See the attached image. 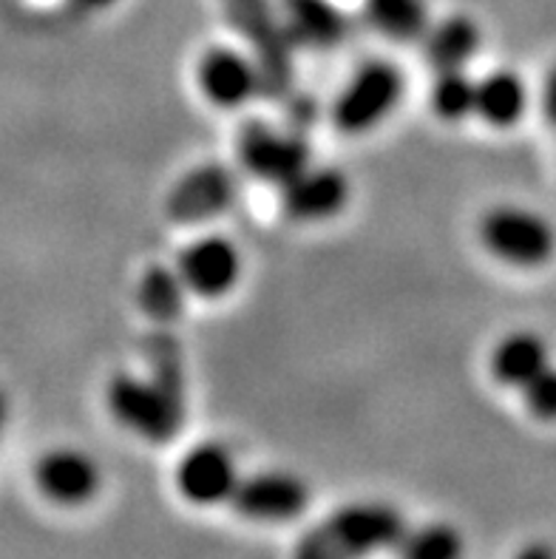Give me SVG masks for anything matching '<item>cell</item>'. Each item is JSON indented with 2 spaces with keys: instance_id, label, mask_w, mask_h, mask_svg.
I'll return each instance as SVG.
<instances>
[{
  "instance_id": "6da1fadb",
  "label": "cell",
  "mask_w": 556,
  "mask_h": 559,
  "mask_svg": "<svg viewBox=\"0 0 556 559\" xmlns=\"http://www.w3.org/2000/svg\"><path fill=\"white\" fill-rule=\"evenodd\" d=\"M406 520L394 506L355 503L335 511L296 543L293 559H367L398 546Z\"/></svg>"
},
{
  "instance_id": "7a4b0ae2",
  "label": "cell",
  "mask_w": 556,
  "mask_h": 559,
  "mask_svg": "<svg viewBox=\"0 0 556 559\" xmlns=\"http://www.w3.org/2000/svg\"><path fill=\"white\" fill-rule=\"evenodd\" d=\"M233 28L250 43L261 74V92L284 97L293 85V40L270 0H222Z\"/></svg>"
},
{
  "instance_id": "3957f363",
  "label": "cell",
  "mask_w": 556,
  "mask_h": 559,
  "mask_svg": "<svg viewBox=\"0 0 556 559\" xmlns=\"http://www.w3.org/2000/svg\"><path fill=\"white\" fill-rule=\"evenodd\" d=\"M106 397L114 418L151 443H168L182 429L185 401L170 395L156 381L120 372L108 383Z\"/></svg>"
},
{
  "instance_id": "277c9868",
  "label": "cell",
  "mask_w": 556,
  "mask_h": 559,
  "mask_svg": "<svg viewBox=\"0 0 556 559\" xmlns=\"http://www.w3.org/2000/svg\"><path fill=\"white\" fill-rule=\"evenodd\" d=\"M480 239L494 259L514 267H540L554 255L556 236L540 213L500 205L480 219Z\"/></svg>"
},
{
  "instance_id": "5b68a950",
  "label": "cell",
  "mask_w": 556,
  "mask_h": 559,
  "mask_svg": "<svg viewBox=\"0 0 556 559\" xmlns=\"http://www.w3.org/2000/svg\"><path fill=\"white\" fill-rule=\"evenodd\" d=\"M401 99V71L387 60H372V63L360 66L353 80L341 88L339 99L332 106V120L346 134H360V131H369L387 120Z\"/></svg>"
},
{
  "instance_id": "8992f818",
  "label": "cell",
  "mask_w": 556,
  "mask_h": 559,
  "mask_svg": "<svg viewBox=\"0 0 556 559\" xmlns=\"http://www.w3.org/2000/svg\"><path fill=\"white\" fill-rule=\"evenodd\" d=\"M236 193H239V182L230 168L199 165L170 188L165 199V213L182 225L216 219L236 202Z\"/></svg>"
},
{
  "instance_id": "52a82bcc",
  "label": "cell",
  "mask_w": 556,
  "mask_h": 559,
  "mask_svg": "<svg viewBox=\"0 0 556 559\" xmlns=\"http://www.w3.org/2000/svg\"><path fill=\"white\" fill-rule=\"evenodd\" d=\"M239 159L253 177L284 185L310 165V148L301 136L250 122L239 131Z\"/></svg>"
},
{
  "instance_id": "ba28073f",
  "label": "cell",
  "mask_w": 556,
  "mask_h": 559,
  "mask_svg": "<svg viewBox=\"0 0 556 559\" xmlns=\"http://www.w3.org/2000/svg\"><path fill=\"white\" fill-rule=\"evenodd\" d=\"M310 503V489L301 477L287 472H261L241 477L230 495V506L250 520H293Z\"/></svg>"
},
{
  "instance_id": "9c48e42d",
  "label": "cell",
  "mask_w": 556,
  "mask_h": 559,
  "mask_svg": "<svg viewBox=\"0 0 556 559\" xmlns=\"http://www.w3.org/2000/svg\"><path fill=\"white\" fill-rule=\"evenodd\" d=\"M177 273L188 290L208 298L222 296L239 282L241 255L225 236H204L182 250Z\"/></svg>"
},
{
  "instance_id": "30bf717a",
  "label": "cell",
  "mask_w": 556,
  "mask_h": 559,
  "mask_svg": "<svg viewBox=\"0 0 556 559\" xmlns=\"http://www.w3.org/2000/svg\"><path fill=\"white\" fill-rule=\"evenodd\" d=\"M236 483H239V475H236L233 454L218 443L193 447L177 468L179 491L197 506L225 503L230 500Z\"/></svg>"
},
{
  "instance_id": "8fae6325",
  "label": "cell",
  "mask_w": 556,
  "mask_h": 559,
  "mask_svg": "<svg viewBox=\"0 0 556 559\" xmlns=\"http://www.w3.org/2000/svg\"><path fill=\"white\" fill-rule=\"evenodd\" d=\"M199 85L213 106L239 108L261 92V74L253 57L218 46L199 60Z\"/></svg>"
},
{
  "instance_id": "7c38bea8",
  "label": "cell",
  "mask_w": 556,
  "mask_h": 559,
  "mask_svg": "<svg viewBox=\"0 0 556 559\" xmlns=\"http://www.w3.org/2000/svg\"><path fill=\"white\" fill-rule=\"evenodd\" d=\"M350 199V182L339 168H307L282 185V207L289 219H330Z\"/></svg>"
},
{
  "instance_id": "4fadbf2b",
  "label": "cell",
  "mask_w": 556,
  "mask_h": 559,
  "mask_svg": "<svg viewBox=\"0 0 556 559\" xmlns=\"http://www.w3.org/2000/svg\"><path fill=\"white\" fill-rule=\"evenodd\" d=\"M35 483L57 506H83L99 491V468L78 449H51L37 461Z\"/></svg>"
},
{
  "instance_id": "5bb4252c",
  "label": "cell",
  "mask_w": 556,
  "mask_h": 559,
  "mask_svg": "<svg viewBox=\"0 0 556 559\" xmlns=\"http://www.w3.org/2000/svg\"><path fill=\"white\" fill-rule=\"evenodd\" d=\"M287 37L310 49H332L346 35V17L332 0H282Z\"/></svg>"
},
{
  "instance_id": "9a60e30c",
  "label": "cell",
  "mask_w": 556,
  "mask_h": 559,
  "mask_svg": "<svg viewBox=\"0 0 556 559\" xmlns=\"http://www.w3.org/2000/svg\"><path fill=\"white\" fill-rule=\"evenodd\" d=\"M551 364L548 344L543 335L529 333V330H517L508 333L506 338L494 347L492 353V376L497 383L522 390L536 372H543Z\"/></svg>"
},
{
  "instance_id": "2e32d148",
  "label": "cell",
  "mask_w": 556,
  "mask_h": 559,
  "mask_svg": "<svg viewBox=\"0 0 556 559\" xmlns=\"http://www.w3.org/2000/svg\"><path fill=\"white\" fill-rule=\"evenodd\" d=\"M529 106V88L514 71H492L488 78L477 80L474 114L494 128H511L522 120Z\"/></svg>"
},
{
  "instance_id": "e0dca14e",
  "label": "cell",
  "mask_w": 556,
  "mask_h": 559,
  "mask_svg": "<svg viewBox=\"0 0 556 559\" xmlns=\"http://www.w3.org/2000/svg\"><path fill=\"white\" fill-rule=\"evenodd\" d=\"M480 28L465 14H451L437 23L426 37V57L437 71L465 69V63L477 55Z\"/></svg>"
},
{
  "instance_id": "ac0fdd59",
  "label": "cell",
  "mask_w": 556,
  "mask_h": 559,
  "mask_svg": "<svg viewBox=\"0 0 556 559\" xmlns=\"http://www.w3.org/2000/svg\"><path fill=\"white\" fill-rule=\"evenodd\" d=\"M185 282L177 270L165 264H151L140 282V305L154 321H174L185 310Z\"/></svg>"
},
{
  "instance_id": "d6986e66",
  "label": "cell",
  "mask_w": 556,
  "mask_h": 559,
  "mask_svg": "<svg viewBox=\"0 0 556 559\" xmlns=\"http://www.w3.org/2000/svg\"><path fill=\"white\" fill-rule=\"evenodd\" d=\"M401 559H463V534L451 523L423 525L417 532H403L398 539Z\"/></svg>"
},
{
  "instance_id": "ffe728a7",
  "label": "cell",
  "mask_w": 556,
  "mask_h": 559,
  "mask_svg": "<svg viewBox=\"0 0 556 559\" xmlns=\"http://www.w3.org/2000/svg\"><path fill=\"white\" fill-rule=\"evenodd\" d=\"M372 26L392 40H415L426 32L423 0H367Z\"/></svg>"
},
{
  "instance_id": "44dd1931",
  "label": "cell",
  "mask_w": 556,
  "mask_h": 559,
  "mask_svg": "<svg viewBox=\"0 0 556 559\" xmlns=\"http://www.w3.org/2000/svg\"><path fill=\"white\" fill-rule=\"evenodd\" d=\"M474 97H477V80L469 78L463 69L437 71L431 108L440 120L463 122L469 114H474Z\"/></svg>"
},
{
  "instance_id": "7402d4cb",
  "label": "cell",
  "mask_w": 556,
  "mask_h": 559,
  "mask_svg": "<svg viewBox=\"0 0 556 559\" xmlns=\"http://www.w3.org/2000/svg\"><path fill=\"white\" fill-rule=\"evenodd\" d=\"M522 401L536 420H556V367H545L522 386Z\"/></svg>"
},
{
  "instance_id": "603a6c76",
  "label": "cell",
  "mask_w": 556,
  "mask_h": 559,
  "mask_svg": "<svg viewBox=\"0 0 556 559\" xmlns=\"http://www.w3.org/2000/svg\"><path fill=\"white\" fill-rule=\"evenodd\" d=\"M543 111L548 117L551 126L556 128V66L551 69L548 80H545V97H543Z\"/></svg>"
},
{
  "instance_id": "cb8c5ba5",
  "label": "cell",
  "mask_w": 556,
  "mask_h": 559,
  "mask_svg": "<svg viewBox=\"0 0 556 559\" xmlns=\"http://www.w3.org/2000/svg\"><path fill=\"white\" fill-rule=\"evenodd\" d=\"M514 559H556V551L548 543H531V546L522 548Z\"/></svg>"
},
{
  "instance_id": "d4e9b609",
  "label": "cell",
  "mask_w": 556,
  "mask_h": 559,
  "mask_svg": "<svg viewBox=\"0 0 556 559\" xmlns=\"http://www.w3.org/2000/svg\"><path fill=\"white\" fill-rule=\"evenodd\" d=\"M111 0H69L71 9H78V12H94V9L108 7Z\"/></svg>"
},
{
  "instance_id": "484cf974",
  "label": "cell",
  "mask_w": 556,
  "mask_h": 559,
  "mask_svg": "<svg viewBox=\"0 0 556 559\" xmlns=\"http://www.w3.org/2000/svg\"><path fill=\"white\" fill-rule=\"evenodd\" d=\"M7 395H3V390H0V429H3V424H7Z\"/></svg>"
}]
</instances>
